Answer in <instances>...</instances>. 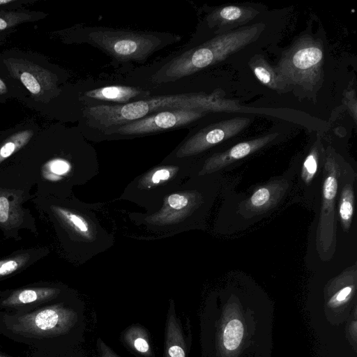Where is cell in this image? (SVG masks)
Returning a JSON list of instances; mask_svg holds the SVG:
<instances>
[{"label":"cell","mask_w":357,"mask_h":357,"mask_svg":"<svg viewBox=\"0 0 357 357\" xmlns=\"http://www.w3.org/2000/svg\"><path fill=\"white\" fill-rule=\"evenodd\" d=\"M223 93L217 90L210 94L190 93L158 96L123 105L87 107L84 114L89 127L102 132L166 110L192 109L208 113L235 112L241 109L237 100L225 98Z\"/></svg>","instance_id":"cell-1"},{"label":"cell","mask_w":357,"mask_h":357,"mask_svg":"<svg viewBox=\"0 0 357 357\" xmlns=\"http://www.w3.org/2000/svg\"><path fill=\"white\" fill-rule=\"evenodd\" d=\"M264 28L259 22L217 35L173 57L153 75V81L158 84L174 82L220 62L257 40Z\"/></svg>","instance_id":"cell-2"},{"label":"cell","mask_w":357,"mask_h":357,"mask_svg":"<svg viewBox=\"0 0 357 357\" xmlns=\"http://www.w3.org/2000/svg\"><path fill=\"white\" fill-rule=\"evenodd\" d=\"M82 40L118 61H144L181 37L169 33L138 31L102 26L83 28Z\"/></svg>","instance_id":"cell-3"},{"label":"cell","mask_w":357,"mask_h":357,"mask_svg":"<svg viewBox=\"0 0 357 357\" xmlns=\"http://www.w3.org/2000/svg\"><path fill=\"white\" fill-rule=\"evenodd\" d=\"M324 61L321 40L304 35L283 52L274 70L284 91L296 86L305 91H312L323 79Z\"/></svg>","instance_id":"cell-4"},{"label":"cell","mask_w":357,"mask_h":357,"mask_svg":"<svg viewBox=\"0 0 357 357\" xmlns=\"http://www.w3.org/2000/svg\"><path fill=\"white\" fill-rule=\"evenodd\" d=\"M340 170L335 153L328 146L325 154L321 206L317 230V247L321 258L329 257V251L335 245V201Z\"/></svg>","instance_id":"cell-5"},{"label":"cell","mask_w":357,"mask_h":357,"mask_svg":"<svg viewBox=\"0 0 357 357\" xmlns=\"http://www.w3.org/2000/svg\"><path fill=\"white\" fill-rule=\"evenodd\" d=\"M76 321L74 311L55 305L16 317L11 330L26 337H49L67 333Z\"/></svg>","instance_id":"cell-6"},{"label":"cell","mask_w":357,"mask_h":357,"mask_svg":"<svg viewBox=\"0 0 357 357\" xmlns=\"http://www.w3.org/2000/svg\"><path fill=\"white\" fill-rule=\"evenodd\" d=\"M207 113L192 109L156 112L142 119L102 131L106 135H139L176 129L202 118Z\"/></svg>","instance_id":"cell-7"},{"label":"cell","mask_w":357,"mask_h":357,"mask_svg":"<svg viewBox=\"0 0 357 357\" xmlns=\"http://www.w3.org/2000/svg\"><path fill=\"white\" fill-rule=\"evenodd\" d=\"M250 119L245 117L233 118L210 125L192 136L184 145V151L193 153L204 151L227 140L245 129Z\"/></svg>","instance_id":"cell-8"},{"label":"cell","mask_w":357,"mask_h":357,"mask_svg":"<svg viewBox=\"0 0 357 357\" xmlns=\"http://www.w3.org/2000/svg\"><path fill=\"white\" fill-rule=\"evenodd\" d=\"M150 92L143 89L123 86L109 85L86 91L84 94L89 106L105 105H123L150 97Z\"/></svg>","instance_id":"cell-9"},{"label":"cell","mask_w":357,"mask_h":357,"mask_svg":"<svg viewBox=\"0 0 357 357\" xmlns=\"http://www.w3.org/2000/svg\"><path fill=\"white\" fill-rule=\"evenodd\" d=\"M259 11L250 6L229 5L218 8L206 17L210 28L223 33L252 20Z\"/></svg>","instance_id":"cell-10"},{"label":"cell","mask_w":357,"mask_h":357,"mask_svg":"<svg viewBox=\"0 0 357 357\" xmlns=\"http://www.w3.org/2000/svg\"><path fill=\"white\" fill-rule=\"evenodd\" d=\"M277 135L278 133L274 132L238 143L211 157L207 162L206 168L208 170H217L247 157L270 143Z\"/></svg>","instance_id":"cell-11"},{"label":"cell","mask_w":357,"mask_h":357,"mask_svg":"<svg viewBox=\"0 0 357 357\" xmlns=\"http://www.w3.org/2000/svg\"><path fill=\"white\" fill-rule=\"evenodd\" d=\"M284 181H275L258 188L242 204L246 214H259L275 206L288 188Z\"/></svg>","instance_id":"cell-12"},{"label":"cell","mask_w":357,"mask_h":357,"mask_svg":"<svg viewBox=\"0 0 357 357\" xmlns=\"http://www.w3.org/2000/svg\"><path fill=\"white\" fill-rule=\"evenodd\" d=\"M57 290L51 288H31L18 290L2 302L5 307H15L36 302H41L55 296Z\"/></svg>","instance_id":"cell-13"},{"label":"cell","mask_w":357,"mask_h":357,"mask_svg":"<svg viewBox=\"0 0 357 357\" xmlns=\"http://www.w3.org/2000/svg\"><path fill=\"white\" fill-rule=\"evenodd\" d=\"M249 66L257 79L271 89L284 91L280 79L273 68L261 55H255L249 61Z\"/></svg>","instance_id":"cell-14"},{"label":"cell","mask_w":357,"mask_h":357,"mask_svg":"<svg viewBox=\"0 0 357 357\" xmlns=\"http://www.w3.org/2000/svg\"><path fill=\"white\" fill-rule=\"evenodd\" d=\"M165 357H185L183 338L176 319L170 310L167 319Z\"/></svg>","instance_id":"cell-15"},{"label":"cell","mask_w":357,"mask_h":357,"mask_svg":"<svg viewBox=\"0 0 357 357\" xmlns=\"http://www.w3.org/2000/svg\"><path fill=\"white\" fill-rule=\"evenodd\" d=\"M354 212V191L351 183H346L341 191L339 202V217L344 231H347L352 222Z\"/></svg>","instance_id":"cell-16"},{"label":"cell","mask_w":357,"mask_h":357,"mask_svg":"<svg viewBox=\"0 0 357 357\" xmlns=\"http://www.w3.org/2000/svg\"><path fill=\"white\" fill-rule=\"evenodd\" d=\"M321 149L322 144L318 138L305 158L301 169V178L306 185L313 180L317 172Z\"/></svg>","instance_id":"cell-17"},{"label":"cell","mask_w":357,"mask_h":357,"mask_svg":"<svg viewBox=\"0 0 357 357\" xmlns=\"http://www.w3.org/2000/svg\"><path fill=\"white\" fill-rule=\"evenodd\" d=\"M243 335V326L238 319L229 321L224 330L223 343L225 347L234 351L240 345Z\"/></svg>","instance_id":"cell-18"},{"label":"cell","mask_w":357,"mask_h":357,"mask_svg":"<svg viewBox=\"0 0 357 357\" xmlns=\"http://www.w3.org/2000/svg\"><path fill=\"white\" fill-rule=\"evenodd\" d=\"M32 132L24 130L12 136L0 147V162L23 146L30 139Z\"/></svg>","instance_id":"cell-19"},{"label":"cell","mask_w":357,"mask_h":357,"mask_svg":"<svg viewBox=\"0 0 357 357\" xmlns=\"http://www.w3.org/2000/svg\"><path fill=\"white\" fill-rule=\"evenodd\" d=\"M343 102L349 111L355 123L357 119V99L356 91L352 87H349L344 94Z\"/></svg>","instance_id":"cell-20"},{"label":"cell","mask_w":357,"mask_h":357,"mask_svg":"<svg viewBox=\"0 0 357 357\" xmlns=\"http://www.w3.org/2000/svg\"><path fill=\"white\" fill-rule=\"evenodd\" d=\"M20 80L30 93L34 95L40 93L41 90L40 83L32 74L28 72L22 73Z\"/></svg>","instance_id":"cell-21"},{"label":"cell","mask_w":357,"mask_h":357,"mask_svg":"<svg viewBox=\"0 0 357 357\" xmlns=\"http://www.w3.org/2000/svg\"><path fill=\"white\" fill-rule=\"evenodd\" d=\"M20 266V262L16 259L0 261V277L9 275L15 271Z\"/></svg>","instance_id":"cell-22"},{"label":"cell","mask_w":357,"mask_h":357,"mask_svg":"<svg viewBox=\"0 0 357 357\" xmlns=\"http://www.w3.org/2000/svg\"><path fill=\"white\" fill-rule=\"evenodd\" d=\"M61 214L66 217L70 222H72L77 228H78L82 231H86L88 230L87 225L84 222L82 219H81L77 215L70 213L68 211H63L62 209L59 210Z\"/></svg>","instance_id":"cell-23"},{"label":"cell","mask_w":357,"mask_h":357,"mask_svg":"<svg viewBox=\"0 0 357 357\" xmlns=\"http://www.w3.org/2000/svg\"><path fill=\"white\" fill-rule=\"evenodd\" d=\"M134 338L133 347L140 354H148L150 352V346L146 338L142 335Z\"/></svg>","instance_id":"cell-24"},{"label":"cell","mask_w":357,"mask_h":357,"mask_svg":"<svg viewBox=\"0 0 357 357\" xmlns=\"http://www.w3.org/2000/svg\"><path fill=\"white\" fill-rule=\"evenodd\" d=\"M188 199L179 195H172L168 198L169 206L174 209H181L188 204Z\"/></svg>","instance_id":"cell-25"},{"label":"cell","mask_w":357,"mask_h":357,"mask_svg":"<svg viewBox=\"0 0 357 357\" xmlns=\"http://www.w3.org/2000/svg\"><path fill=\"white\" fill-rule=\"evenodd\" d=\"M10 203L6 197H0V222H5L9 217Z\"/></svg>","instance_id":"cell-26"},{"label":"cell","mask_w":357,"mask_h":357,"mask_svg":"<svg viewBox=\"0 0 357 357\" xmlns=\"http://www.w3.org/2000/svg\"><path fill=\"white\" fill-rule=\"evenodd\" d=\"M100 357H119L100 339L98 341Z\"/></svg>","instance_id":"cell-27"},{"label":"cell","mask_w":357,"mask_h":357,"mask_svg":"<svg viewBox=\"0 0 357 357\" xmlns=\"http://www.w3.org/2000/svg\"><path fill=\"white\" fill-rule=\"evenodd\" d=\"M169 177V172L167 169H162L158 170L153 176L152 180L153 183H159L160 180H166Z\"/></svg>","instance_id":"cell-28"},{"label":"cell","mask_w":357,"mask_h":357,"mask_svg":"<svg viewBox=\"0 0 357 357\" xmlns=\"http://www.w3.org/2000/svg\"><path fill=\"white\" fill-rule=\"evenodd\" d=\"M68 169V164L62 160H57L52 164V170L58 174L66 172Z\"/></svg>","instance_id":"cell-29"},{"label":"cell","mask_w":357,"mask_h":357,"mask_svg":"<svg viewBox=\"0 0 357 357\" xmlns=\"http://www.w3.org/2000/svg\"><path fill=\"white\" fill-rule=\"evenodd\" d=\"M352 291V287L348 286L342 289L336 295L337 301H342L345 300Z\"/></svg>","instance_id":"cell-30"},{"label":"cell","mask_w":357,"mask_h":357,"mask_svg":"<svg viewBox=\"0 0 357 357\" xmlns=\"http://www.w3.org/2000/svg\"><path fill=\"white\" fill-rule=\"evenodd\" d=\"M8 26V22L4 18L0 17V31L6 29Z\"/></svg>","instance_id":"cell-31"},{"label":"cell","mask_w":357,"mask_h":357,"mask_svg":"<svg viewBox=\"0 0 357 357\" xmlns=\"http://www.w3.org/2000/svg\"><path fill=\"white\" fill-rule=\"evenodd\" d=\"M13 0H0V6L13 2Z\"/></svg>","instance_id":"cell-32"},{"label":"cell","mask_w":357,"mask_h":357,"mask_svg":"<svg viewBox=\"0 0 357 357\" xmlns=\"http://www.w3.org/2000/svg\"><path fill=\"white\" fill-rule=\"evenodd\" d=\"M4 87H5V86H4L3 83L0 79V90L2 89H4Z\"/></svg>","instance_id":"cell-33"},{"label":"cell","mask_w":357,"mask_h":357,"mask_svg":"<svg viewBox=\"0 0 357 357\" xmlns=\"http://www.w3.org/2000/svg\"><path fill=\"white\" fill-rule=\"evenodd\" d=\"M0 357H6V356H2V355L0 354Z\"/></svg>","instance_id":"cell-34"}]
</instances>
